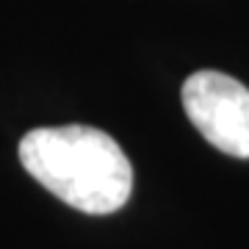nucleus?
I'll return each mask as SVG.
<instances>
[{"label":"nucleus","instance_id":"nucleus-1","mask_svg":"<svg viewBox=\"0 0 249 249\" xmlns=\"http://www.w3.org/2000/svg\"><path fill=\"white\" fill-rule=\"evenodd\" d=\"M19 163L42 188L75 211L106 216L133 194V166L100 127H36L19 139Z\"/></svg>","mask_w":249,"mask_h":249},{"label":"nucleus","instance_id":"nucleus-2","mask_svg":"<svg viewBox=\"0 0 249 249\" xmlns=\"http://www.w3.org/2000/svg\"><path fill=\"white\" fill-rule=\"evenodd\" d=\"M183 111L211 147L249 158V89L216 70H199L183 83Z\"/></svg>","mask_w":249,"mask_h":249}]
</instances>
